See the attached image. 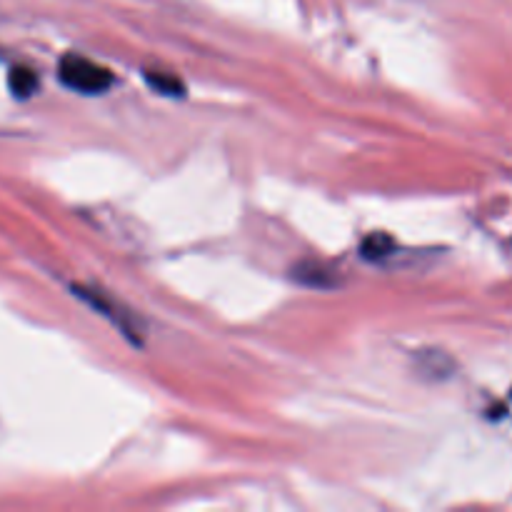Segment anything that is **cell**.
Here are the masks:
<instances>
[{
  "instance_id": "cell-2",
  "label": "cell",
  "mask_w": 512,
  "mask_h": 512,
  "mask_svg": "<svg viewBox=\"0 0 512 512\" xmlns=\"http://www.w3.org/2000/svg\"><path fill=\"white\" fill-rule=\"evenodd\" d=\"M8 85L13 90L15 98H30V95L38 90V75L30 68H23V65H15L8 75Z\"/></svg>"
},
{
  "instance_id": "cell-5",
  "label": "cell",
  "mask_w": 512,
  "mask_h": 512,
  "mask_svg": "<svg viewBox=\"0 0 512 512\" xmlns=\"http://www.w3.org/2000/svg\"><path fill=\"white\" fill-rule=\"evenodd\" d=\"M148 83L163 95H180V90H183V85H180L178 80L170 78V75L165 73H148Z\"/></svg>"
},
{
  "instance_id": "cell-3",
  "label": "cell",
  "mask_w": 512,
  "mask_h": 512,
  "mask_svg": "<svg viewBox=\"0 0 512 512\" xmlns=\"http://www.w3.org/2000/svg\"><path fill=\"white\" fill-rule=\"evenodd\" d=\"M393 250H395V240L385 233L368 235V238L363 240V245H360V253H363V258H368V260L388 258Z\"/></svg>"
},
{
  "instance_id": "cell-4",
  "label": "cell",
  "mask_w": 512,
  "mask_h": 512,
  "mask_svg": "<svg viewBox=\"0 0 512 512\" xmlns=\"http://www.w3.org/2000/svg\"><path fill=\"white\" fill-rule=\"evenodd\" d=\"M295 278L303 280L305 285H318V288H328V285H333V280L328 278V270H323L320 265H310V268L300 265V268H295Z\"/></svg>"
},
{
  "instance_id": "cell-1",
  "label": "cell",
  "mask_w": 512,
  "mask_h": 512,
  "mask_svg": "<svg viewBox=\"0 0 512 512\" xmlns=\"http://www.w3.org/2000/svg\"><path fill=\"white\" fill-rule=\"evenodd\" d=\"M58 75L63 85L78 90V93H103L113 85V73L83 55H63L58 65Z\"/></svg>"
}]
</instances>
